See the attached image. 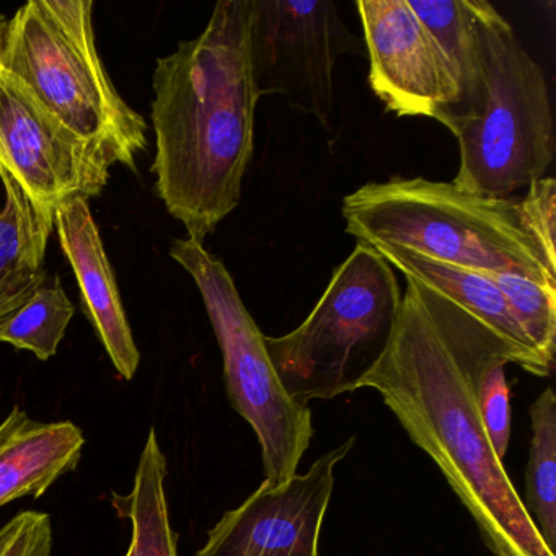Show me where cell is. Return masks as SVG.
<instances>
[{
  "label": "cell",
  "mask_w": 556,
  "mask_h": 556,
  "mask_svg": "<svg viewBox=\"0 0 556 556\" xmlns=\"http://www.w3.org/2000/svg\"><path fill=\"white\" fill-rule=\"evenodd\" d=\"M406 279L392 341L361 389L380 393L473 517L494 556H555L530 519L481 421L475 380L481 363L509 346L451 299Z\"/></svg>",
  "instance_id": "cell-1"
},
{
  "label": "cell",
  "mask_w": 556,
  "mask_h": 556,
  "mask_svg": "<svg viewBox=\"0 0 556 556\" xmlns=\"http://www.w3.org/2000/svg\"><path fill=\"white\" fill-rule=\"evenodd\" d=\"M252 27L253 0H220L152 76L155 193L200 243L239 206L255 151Z\"/></svg>",
  "instance_id": "cell-2"
},
{
  "label": "cell",
  "mask_w": 556,
  "mask_h": 556,
  "mask_svg": "<svg viewBox=\"0 0 556 556\" xmlns=\"http://www.w3.org/2000/svg\"><path fill=\"white\" fill-rule=\"evenodd\" d=\"M346 232L481 273H516L556 288L539 247L520 223L516 200L475 197L447 181L393 177L343 200Z\"/></svg>",
  "instance_id": "cell-3"
},
{
  "label": "cell",
  "mask_w": 556,
  "mask_h": 556,
  "mask_svg": "<svg viewBox=\"0 0 556 556\" xmlns=\"http://www.w3.org/2000/svg\"><path fill=\"white\" fill-rule=\"evenodd\" d=\"M2 70L110 165L138 170L148 123L119 96L99 50L92 0H30L9 21Z\"/></svg>",
  "instance_id": "cell-4"
},
{
  "label": "cell",
  "mask_w": 556,
  "mask_h": 556,
  "mask_svg": "<svg viewBox=\"0 0 556 556\" xmlns=\"http://www.w3.org/2000/svg\"><path fill=\"white\" fill-rule=\"evenodd\" d=\"M483 58L480 113L455 132L460 164L452 184L475 197L510 200L545 177L555 157V119L542 67L509 22L486 0H471Z\"/></svg>",
  "instance_id": "cell-5"
},
{
  "label": "cell",
  "mask_w": 556,
  "mask_h": 556,
  "mask_svg": "<svg viewBox=\"0 0 556 556\" xmlns=\"http://www.w3.org/2000/svg\"><path fill=\"white\" fill-rule=\"evenodd\" d=\"M400 305L392 266L372 245L357 242L308 317L285 337H265L288 395L308 405L361 389L392 341Z\"/></svg>",
  "instance_id": "cell-6"
},
{
  "label": "cell",
  "mask_w": 556,
  "mask_h": 556,
  "mask_svg": "<svg viewBox=\"0 0 556 556\" xmlns=\"http://www.w3.org/2000/svg\"><path fill=\"white\" fill-rule=\"evenodd\" d=\"M170 256L193 278L217 343L232 408L252 426L269 484L291 480L314 438L311 406L286 392L266 350L265 334L243 304L223 260L190 239H175Z\"/></svg>",
  "instance_id": "cell-7"
},
{
  "label": "cell",
  "mask_w": 556,
  "mask_h": 556,
  "mask_svg": "<svg viewBox=\"0 0 556 556\" xmlns=\"http://www.w3.org/2000/svg\"><path fill=\"white\" fill-rule=\"evenodd\" d=\"M361 50L330 0H253L252 64L260 93L328 125L334 66Z\"/></svg>",
  "instance_id": "cell-8"
},
{
  "label": "cell",
  "mask_w": 556,
  "mask_h": 556,
  "mask_svg": "<svg viewBox=\"0 0 556 556\" xmlns=\"http://www.w3.org/2000/svg\"><path fill=\"white\" fill-rule=\"evenodd\" d=\"M0 170L45 219L73 198L99 197L112 165L77 138L14 74L0 67Z\"/></svg>",
  "instance_id": "cell-9"
},
{
  "label": "cell",
  "mask_w": 556,
  "mask_h": 556,
  "mask_svg": "<svg viewBox=\"0 0 556 556\" xmlns=\"http://www.w3.org/2000/svg\"><path fill=\"white\" fill-rule=\"evenodd\" d=\"M354 442L353 435L285 483L263 481L239 507L220 517L194 556H318L334 468Z\"/></svg>",
  "instance_id": "cell-10"
},
{
  "label": "cell",
  "mask_w": 556,
  "mask_h": 556,
  "mask_svg": "<svg viewBox=\"0 0 556 556\" xmlns=\"http://www.w3.org/2000/svg\"><path fill=\"white\" fill-rule=\"evenodd\" d=\"M356 8L377 99L396 116L431 118L447 128L457 109V87L408 0H359Z\"/></svg>",
  "instance_id": "cell-11"
},
{
  "label": "cell",
  "mask_w": 556,
  "mask_h": 556,
  "mask_svg": "<svg viewBox=\"0 0 556 556\" xmlns=\"http://www.w3.org/2000/svg\"><path fill=\"white\" fill-rule=\"evenodd\" d=\"M54 230L76 276L84 312L97 337L102 341L116 372L125 380L135 379L141 353L136 346L123 307L122 292L116 285L115 273L89 200L73 198L61 204L54 214Z\"/></svg>",
  "instance_id": "cell-12"
},
{
  "label": "cell",
  "mask_w": 556,
  "mask_h": 556,
  "mask_svg": "<svg viewBox=\"0 0 556 556\" xmlns=\"http://www.w3.org/2000/svg\"><path fill=\"white\" fill-rule=\"evenodd\" d=\"M83 429L73 421L43 422L15 405L0 422V507L40 497L83 458Z\"/></svg>",
  "instance_id": "cell-13"
},
{
  "label": "cell",
  "mask_w": 556,
  "mask_h": 556,
  "mask_svg": "<svg viewBox=\"0 0 556 556\" xmlns=\"http://www.w3.org/2000/svg\"><path fill=\"white\" fill-rule=\"evenodd\" d=\"M369 245H372L386 262L392 268L399 269L403 276L416 279L432 291L445 295L468 314L483 321L490 330L513 344L523 356L529 357L539 369L540 377H548L552 374L553 367L539 356L535 348L517 324L506 299L496 285L488 278L486 273L438 262L403 247L389 245V243H369Z\"/></svg>",
  "instance_id": "cell-14"
},
{
  "label": "cell",
  "mask_w": 556,
  "mask_h": 556,
  "mask_svg": "<svg viewBox=\"0 0 556 556\" xmlns=\"http://www.w3.org/2000/svg\"><path fill=\"white\" fill-rule=\"evenodd\" d=\"M5 204L0 207V324L15 314L48 281V240L54 223L45 219L21 185L0 170Z\"/></svg>",
  "instance_id": "cell-15"
},
{
  "label": "cell",
  "mask_w": 556,
  "mask_h": 556,
  "mask_svg": "<svg viewBox=\"0 0 556 556\" xmlns=\"http://www.w3.org/2000/svg\"><path fill=\"white\" fill-rule=\"evenodd\" d=\"M408 4L438 45L457 87V109L447 126L455 135L480 113L484 96L483 58L471 0H408Z\"/></svg>",
  "instance_id": "cell-16"
},
{
  "label": "cell",
  "mask_w": 556,
  "mask_h": 556,
  "mask_svg": "<svg viewBox=\"0 0 556 556\" xmlns=\"http://www.w3.org/2000/svg\"><path fill=\"white\" fill-rule=\"evenodd\" d=\"M165 477L167 458L155 428H151L132 490L128 494L112 493V506L118 517L131 520V542L125 556H178V533L170 523Z\"/></svg>",
  "instance_id": "cell-17"
},
{
  "label": "cell",
  "mask_w": 556,
  "mask_h": 556,
  "mask_svg": "<svg viewBox=\"0 0 556 556\" xmlns=\"http://www.w3.org/2000/svg\"><path fill=\"white\" fill-rule=\"evenodd\" d=\"M532 444L526 470V500L530 519L535 523L549 552L556 546V396L552 387L543 390L530 406Z\"/></svg>",
  "instance_id": "cell-18"
},
{
  "label": "cell",
  "mask_w": 556,
  "mask_h": 556,
  "mask_svg": "<svg viewBox=\"0 0 556 556\" xmlns=\"http://www.w3.org/2000/svg\"><path fill=\"white\" fill-rule=\"evenodd\" d=\"M76 314L60 276L48 278L27 304L0 324V343L30 351L40 361L56 356L67 327Z\"/></svg>",
  "instance_id": "cell-19"
},
{
  "label": "cell",
  "mask_w": 556,
  "mask_h": 556,
  "mask_svg": "<svg viewBox=\"0 0 556 556\" xmlns=\"http://www.w3.org/2000/svg\"><path fill=\"white\" fill-rule=\"evenodd\" d=\"M506 299L539 356L553 367L556 350V288L516 273H486Z\"/></svg>",
  "instance_id": "cell-20"
},
{
  "label": "cell",
  "mask_w": 556,
  "mask_h": 556,
  "mask_svg": "<svg viewBox=\"0 0 556 556\" xmlns=\"http://www.w3.org/2000/svg\"><path fill=\"white\" fill-rule=\"evenodd\" d=\"M514 364L529 372V364L513 348L503 346L488 354L475 380V395L481 421L497 457L503 460L509 448L510 395L506 380V366Z\"/></svg>",
  "instance_id": "cell-21"
},
{
  "label": "cell",
  "mask_w": 556,
  "mask_h": 556,
  "mask_svg": "<svg viewBox=\"0 0 556 556\" xmlns=\"http://www.w3.org/2000/svg\"><path fill=\"white\" fill-rule=\"evenodd\" d=\"M520 223L527 236L533 240L549 268L556 271V180L540 178L530 185L529 193L517 201Z\"/></svg>",
  "instance_id": "cell-22"
},
{
  "label": "cell",
  "mask_w": 556,
  "mask_h": 556,
  "mask_svg": "<svg viewBox=\"0 0 556 556\" xmlns=\"http://www.w3.org/2000/svg\"><path fill=\"white\" fill-rule=\"evenodd\" d=\"M53 523L50 514L22 510L0 527V556H51Z\"/></svg>",
  "instance_id": "cell-23"
},
{
  "label": "cell",
  "mask_w": 556,
  "mask_h": 556,
  "mask_svg": "<svg viewBox=\"0 0 556 556\" xmlns=\"http://www.w3.org/2000/svg\"><path fill=\"white\" fill-rule=\"evenodd\" d=\"M9 21L0 14V64H2V50H4L5 35H8Z\"/></svg>",
  "instance_id": "cell-24"
}]
</instances>
